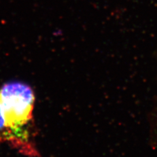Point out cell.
<instances>
[{"mask_svg":"<svg viewBox=\"0 0 157 157\" xmlns=\"http://www.w3.org/2000/svg\"><path fill=\"white\" fill-rule=\"evenodd\" d=\"M0 101L9 132L8 144L24 155L40 156L36 144L32 88L21 82H7L0 88Z\"/></svg>","mask_w":157,"mask_h":157,"instance_id":"1","label":"cell"},{"mask_svg":"<svg viewBox=\"0 0 157 157\" xmlns=\"http://www.w3.org/2000/svg\"><path fill=\"white\" fill-rule=\"evenodd\" d=\"M7 143L9 142V132L6 125V120H5L2 106L0 101V144Z\"/></svg>","mask_w":157,"mask_h":157,"instance_id":"2","label":"cell"}]
</instances>
